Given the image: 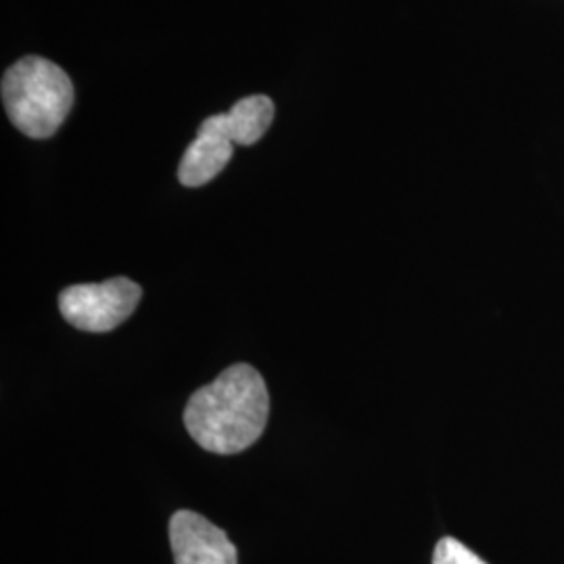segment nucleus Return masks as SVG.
Returning <instances> with one entry per match:
<instances>
[{"label":"nucleus","instance_id":"f257e3e1","mask_svg":"<svg viewBox=\"0 0 564 564\" xmlns=\"http://www.w3.org/2000/svg\"><path fill=\"white\" fill-rule=\"evenodd\" d=\"M268 414L270 395L262 375L249 364H235L191 395L184 426L203 449L228 456L262 437Z\"/></svg>","mask_w":564,"mask_h":564},{"label":"nucleus","instance_id":"f03ea898","mask_svg":"<svg viewBox=\"0 0 564 564\" xmlns=\"http://www.w3.org/2000/svg\"><path fill=\"white\" fill-rule=\"evenodd\" d=\"M2 105L13 126L30 139H48L74 105V84L53 61L23 57L2 76Z\"/></svg>","mask_w":564,"mask_h":564},{"label":"nucleus","instance_id":"7ed1b4c3","mask_svg":"<svg viewBox=\"0 0 564 564\" xmlns=\"http://www.w3.org/2000/svg\"><path fill=\"white\" fill-rule=\"evenodd\" d=\"M134 281L116 276L105 282L74 284L61 291L59 310L72 326L86 333H109L126 323L141 302Z\"/></svg>","mask_w":564,"mask_h":564},{"label":"nucleus","instance_id":"20e7f679","mask_svg":"<svg viewBox=\"0 0 564 564\" xmlns=\"http://www.w3.org/2000/svg\"><path fill=\"white\" fill-rule=\"evenodd\" d=\"M176 564H239L237 547L220 527L193 510H178L170 521Z\"/></svg>","mask_w":564,"mask_h":564},{"label":"nucleus","instance_id":"39448f33","mask_svg":"<svg viewBox=\"0 0 564 564\" xmlns=\"http://www.w3.org/2000/svg\"><path fill=\"white\" fill-rule=\"evenodd\" d=\"M274 120V102L265 95L245 97L228 113L212 116L199 128L218 132L235 144H256Z\"/></svg>","mask_w":564,"mask_h":564},{"label":"nucleus","instance_id":"423d86ee","mask_svg":"<svg viewBox=\"0 0 564 564\" xmlns=\"http://www.w3.org/2000/svg\"><path fill=\"white\" fill-rule=\"evenodd\" d=\"M232 151L235 142L218 132L199 128L197 139L188 144L186 153L182 155L178 181L191 188L214 181L232 160Z\"/></svg>","mask_w":564,"mask_h":564},{"label":"nucleus","instance_id":"0eeeda50","mask_svg":"<svg viewBox=\"0 0 564 564\" xmlns=\"http://www.w3.org/2000/svg\"><path fill=\"white\" fill-rule=\"evenodd\" d=\"M433 564H487L473 550L454 538H444L433 554Z\"/></svg>","mask_w":564,"mask_h":564}]
</instances>
